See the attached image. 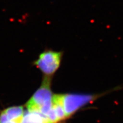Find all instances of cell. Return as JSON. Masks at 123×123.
I'll return each instance as SVG.
<instances>
[{
  "label": "cell",
  "mask_w": 123,
  "mask_h": 123,
  "mask_svg": "<svg viewBox=\"0 0 123 123\" xmlns=\"http://www.w3.org/2000/svg\"><path fill=\"white\" fill-rule=\"evenodd\" d=\"M22 120L13 118L8 117L0 113V123H22Z\"/></svg>",
  "instance_id": "5b68a950"
},
{
  "label": "cell",
  "mask_w": 123,
  "mask_h": 123,
  "mask_svg": "<svg viewBox=\"0 0 123 123\" xmlns=\"http://www.w3.org/2000/svg\"><path fill=\"white\" fill-rule=\"evenodd\" d=\"M97 98L96 95L63 94V104L67 118L73 115L84 105L95 100Z\"/></svg>",
  "instance_id": "3957f363"
},
{
  "label": "cell",
  "mask_w": 123,
  "mask_h": 123,
  "mask_svg": "<svg viewBox=\"0 0 123 123\" xmlns=\"http://www.w3.org/2000/svg\"><path fill=\"white\" fill-rule=\"evenodd\" d=\"M22 123H54L42 113L37 112H25Z\"/></svg>",
  "instance_id": "277c9868"
},
{
  "label": "cell",
  "mask_w": 123,
  "mask_h": 123,
  "mask_svg": "<svg viewBox=\"0 0 123 123\" xmlns=\"http://www.w3.org/2000/svg\"><path fill=\"white\" fill-rule=\"evenodd\" d=\"M53 96L50 77L45 76L41 87L27 102V111L39 112L47 116L51 108Z\"/></svg>",
  "instance_id": "6da1fadb"
},
{
  "label": "cell",
  "mask_w": 123,
  "mask_h": 123,
  "mask_svg": "<svg viewBox=\"0 0 123 123\" xmlns=\"http://www.w3.org/2000/svg\"><path fill=\"white\" fill-rule=\"evenodd\" d=\"M63 54L62 51L45 50L40 54L34 64L45 76L51 77L60 67Z\"/></svg>",
  "instance_id": "7a4b0ae2"
}]
</instances>
